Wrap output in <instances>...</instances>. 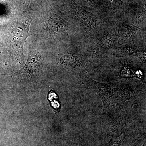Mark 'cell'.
I'll list each match as a JSON object with an SVG mask.
<instances>
[{"label":"cell","mask_w":146,"mask_h":146,"mask_svg":"<svg viewBox=\"0 0 146 146\" xmlns=\"http://www.w3.org/2000/svg\"><path fill=\"white\" fill-rule=\"evenodd\" d=\"M83 146V145H81V146Z\"/></svg>","instance_id":"8fae6325"},{"label":"cell","mask_w":146,"mask_h":146,"mask_svg":"<svg viewBox=\"0 0 146 146\" xmlns=\"http://www.w3.org/2000/svg\"><path fill=\"white\" fill-rule=\"evenodd\" d=\"M136 52V49L131 47H125L119 49L115 52L114 55L116 57H123L128 55L133 54L134 53Z\"/></svg>","instance_id":"52a82bcc"},{"label":"cell","mask_w":146,"mask_h":146,"mask_svg":"<svg viewBox=\"0 0 146 146\" xmlns=\"http://www.w3.org/2000/svg\"><path fill=\"white\" fill-rule=\"evenodd\" d=\"M47 29L56 33L63 32L67 31L73 30L69 27L65 21L60 18H52L47 23Z\"/></svg>","instance_id":"7a4b0ae2"},{"label":"cell","mask_w":146,"mask_h":146,"mask_svg":"<svg viewBox=\"0 0 146 146\" xmlns=\"http://www.w3.org/2000/svg\"><path fill=\"white\" fill-rule=\"evenodd\" d=\"M39 65V58L38 55L35 53H31L29 56L26 64V70L29 72H34L37 71Z\"/></svg>","instance_id":"277c9868"},{"label":"cell","mask_w":146,"mask_h":146,"mask_svg":"<svg viewBox=\"0 0 146 146\" xmlns=\"http://www.w3.org/2000/svg\"><path fill=\"white\" fill-rule=\"evenodd\" d=\"M60 62L61 64L68 66H73L76 62V57L73 54L65 55L60 57Z\"/></svg>","instance_id":"8992f818"},{"label":"cell","mask_w":146,"mask_h":146,"mask_svg":"<svg viewBox=\"0 0 146 146\" xmlns=\"http://www.w3.org/2000/svg\"><path fill=\"white\" fill-rule=\"evenodd\" d=\"M29 24L16 23L12 27V31L14 40L16 42L18 51L22 55H23V48L24 43L29 36Z\"/></svg>","instance_id":"6da1fadb"},{"label":"cell","mask_w":146,"mask_h":146,"mask_svg":"<svg viewBox=\"0 0 146 146\" xmlns=\"http://www.w3.org/2000/svg\"><path fill=\"white\" fill-rule=\"evenodd\" d=\"M135 30V28L128 25H124L120 28V33L125 37H129L132 35Z\"/></svg>","instance_id":"ba28073f"},{"label":"cell","mask_w":146,"mask_h":146,"mask_svg":"<svg viewBox=\"0 0 146 146\" xmlns=\"http://www.w3.org/2000/svg\"><path fill=\"white\" fill-rule=\"evenodd\" d=\"M109 3L111 8H115L120 5V0H109Z\"/></svg>","instance_id":"9c48e42d"},{"label":"cell","mask_w":146,"mask_h":146,"mask_svg":"<svg viewBox=\"0 0 146 146\" xmlns=\"http://www.w3.org/2000/svg\"><path fill=\"white\" fill-rule=\"evenodd\" d=\"M138 57L141 58V60L144 62H145L146 60V52H137Z\"/></svg>","instance_id":"30bf717a"},{"label":"cell","mask_w":146,"mask_h":146,"mask_svg":"<svg viewBox=\"0 0 146 146\" xmlns=\"http://www.w3.org/2000/svg\"><path fill=\"white\" fill-rule=\"evenodd\" d=\"M115 37L112 34H108L102 37L100 40V45L103 49H108L114 44Z\"/></svg>","instance_id":"5b68a950"},{"label":"cell","mask_w":146,"mask_h":146,"mask_svg":"<svg viewBox=\"0 0 146 146\" xmlns=\"http://www.w3.org/2000/svg\"><path fill=\"white\" fill-rule=\"evenodd\" d=\"M77 15L80 22L86 27L94 29L96 27V18L90 13L83 11H78Z\"/></svg>","instance_id":"3957f363"}]
</instances>
